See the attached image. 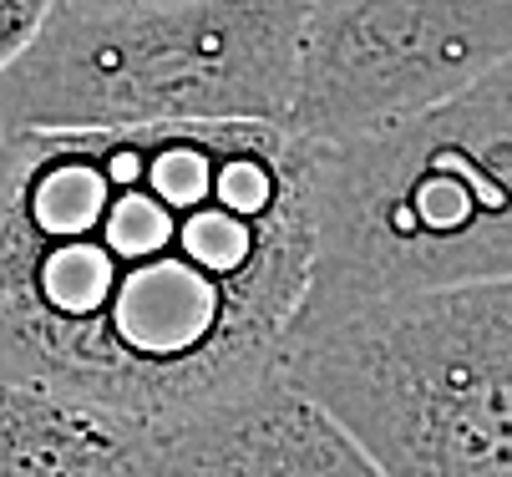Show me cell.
<instances>
[{
    "label": "cell",
    "mask_w": 512,
    "mask_h": 477,
    "mask_svg": "<svg viewBox=\"0 0 512 477\" xmlns=\"http://www.w3.org/2000/svg\"><path fill=\"white\" fill-rule=\"evenodd\" d=\"M66 11H132V6H168V0H56Z\"/></svg>",
    "instance_id": "9"
},
{
    "label": "cell",
    "mask_w": 512,
    "mask_h": 477,
    "mask_svg": "<svg viewBox=\"0 0 512 477\" xmlns=\"http://www.w3.org/2000/svg\"><path fill=\"white\" fill-rule=\"evenodd\" d=\"M512 280V61L426 117L315 153V275L295 325Z\"/></svg>",
    "instance_id": "2"
},
{
    "label": "cell",
    "mask_w": 512,
    "mask_h": 477,
    "mask_svg": "<svg viewBox=\"0 0 512 477\" xmlns=\"http://www.w3.org/2000/svg\"><path fill=\"white\" fill-rule=\"evenodd\" d=\"M51 11H56V0H0V77L31 51Z\"/></svg>",
    "instance_id": "8"
},
{
    "label": "cell",
    "mask_w": 512,
    "mask_h": 477,
    "mask_svg": "<svg viewBox=\"0 0 512 477\" xmlns=\"http://www.w3.org/2000/svg\"><path fill=\"white\" fill-rule=\"evenodd\" d=\"M315 153L284 127L6 132L0 376L148 422L279 376L315 275Z\"/></svg>",
    "instance_id": "1"
},
{
    "label": "cell",
    "mask_w": 512,
    "mask_h": 477,
    "mask_svg": "<svg viewBox=\"0 0 512 477\" xmlns=\"http://www.w3.org/2000/svg\"><path fill=\"white\" fill-rule=\"evenodd\" d=\"M279 376L386 477H512V280L295 325Z\"/></svg>",
    "instance_id": "4"
},
{
    "label": "cell",
    "mask_w": 512,
    "mask_h": 477,
    "mask_svg": "<svg viewBox=\"0 0 512 477\" xmlns=\"http://www.w3.org/2000/svg\"><path fill=\"white\" fill-rule=\"evenodd\" d=\"M512 61V0H310L284 132L340 148L447 107Z\"/></svg>",
    "instance_id": "5"
},
{
    "label": "cell",
    "mask_w": 512,
    "mask_h": 477,
    "mask_svg": "<svg viewBox=\"0 0 512 477\" xmlns=\"http://www.w3.org/2000/svg\"><path fill=\"white\" fill-rule=\"evenodd\" d=\"M310 0H168L132 11L56 6L0 77L6 132L284 127Z\"/></svg>",
    "instance_id": "3"
},
{
    "label": "cell",
    "mask_w": 512,
    "mask_h": 477,
    "mask_svg": "<svg viewBox=\"0 0 512 477\" xmlns=\"http://www.w3.org/2000/svg\"><path fill=\"white\" fill-rule=\"evenodd\" d=\"M0 148H6V127H0Z\"/></svg>",
    "instance_id": "10"
},
{
    "label": "cell",
    "mask_w": 512,
    "mask_h": 477,
    "mask_svg": "<svg viewBox=\"0 0 512 477\" xmlns=\"http://www.w3.org/2000/svg\"><path fill=\"white\" fill-rule=\"evenodd\" d=\"M148 477H386L284 376L153 422Z\"/></svg>",
    "instance_id": "6"
},
{
    "label": "cell",
    "mask_w": 512,
    "mask_h": 477,
    "mask_svg": "<svg viewBox=\"0 0 512 477\" xmlns=\"http://www.w3.org/2000/svg\"><path fill=\"white\" fill-rule=\"evenodd\" d=\"M148 462V417L31 376H0V477H148Z\"/></svg>",
    "instance_id": "7"
}]
</instances>
